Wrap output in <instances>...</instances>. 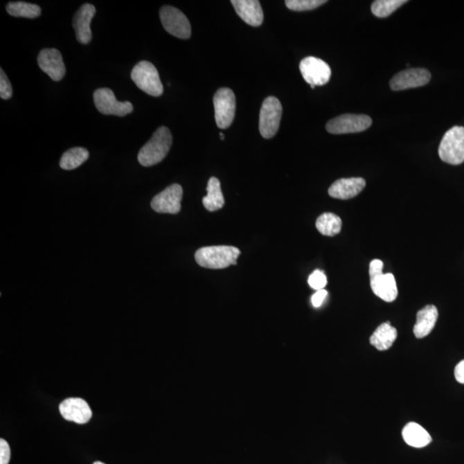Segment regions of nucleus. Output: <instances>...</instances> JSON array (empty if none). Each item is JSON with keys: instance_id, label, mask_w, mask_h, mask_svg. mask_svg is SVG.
I'll return each mask as SVG.
<instances>
[{"instance_id": "obj_1", "label": "nucleus", "mask_w": 464, "mask_h": 464, "mask_svg": "<svg viewBox=\"0 0 464 464\" xmlns=\"http://www.w3.org/2000/svg\"><path fill=\"white\" fill-rule=\"evenodd\" d=\"M241 251L233 246H209L198 249L195 258L199 266L209 269H224L237 265Z\"/></svg>"}, {"instance_id": "obj_2", "label": "nucleus", "mask_w": 464, "mask_h": 464, "mask_svg": "<svg viewBox=\"0 0 464 464\" xmlns=\"http://www.w3.org/2000/svg\"><path fill=\"white\" fill-rule=\"evenodd\" d=\"M172 145V135L169 128L160 127L139 152V163L150 167L163 161Z\"/></svg>"}, {"instance_id": "obj_3", "label": "nucleus", "mask_w": 464, "mask_h": 464, "mask_svg": "<svg viewBox=\"0 0 464 464\" xmlns=\"http://www.w3.org/2000/svg\"><path fill=\"white\" fill-rule=\"evenodd\" d=\"M438 155L442 161L458 166L464 162V127H453L443 137Z\"/></svg>"}, {"instance_id": "obj_4", "label": "nucleus", "mask_w": 464, "mask_h": 464, "mask_svg": "<svg viewBox=\"0 0 464 464\" xmlns=\"http://www.w3.org/2000/svg\"><path fill=\"white\" fill-rule=\"evenodd\" d=\"M132 80L141 91L152 96L163 94V87L155 66L149 62H139L131 73Z\"/></svg>"}, {"instance_id": "obj_5", "label": "nucleus", "mask_w": 464, "mask_h": 464, "mask_svg": "<svg viewBox=\"0 0 464 464\" xmlns=\"http://www.w3.org/2000/svg\"><path fill=\"white\" fill-rule=\"evenodd\" d=\"M282 116V105L274 96L264 100L260 112L259 130L262 136L271 139L277 134Z\"/></svg>"}, {"instance_id": "obj_6", "label": "nucleus", "mask_w": 464, "mask_h": 464, "mask_svg": "<svg viewBox=\"0 0 464 464\" xmlns=\"http://www.w3.org/2000/svg\"><path fill=\"white\" fill-rule=\"evenodd\" d=\"M215 121L217 127L226 130L233 123L235 114V96L229 88H220L213 96Z\"/></svg>"}, {"instance_id": "obj_7", "label": "nucleus", "mask_w": 464, "mask_h": 464, "mask_svg": "<svg viewBox=\"0 0 464 464\" xmlns=\"http://www.w3.org/2000/svg\"><path fill=\"white\" fill-rule=\"evenodd\" d=\"M373 120L368 116L346 114L330 120L326 125V130L332 134L360 133L368 130Z\"/></svg>"}, {"instance_id": "obj_8", "label": "nucleus", "mask_w": 464, "mask_h": 464, "mask_svg": "<svg viewBox=\"0 0 464 464\" xmlns=\"http://www.w3.org/2000/svg\"><path fill=\"white\" fill-rule=\"evenodd\" d=\"M160 19L168 33L180 39L191 37V25L187 17L173 6H163L160 10Z\"/></svg>"}, {"instance_id": "obj_9", "label": "nucleus", "mask_w": 464, "mask_h": 464, "mask_svg": "<svg viewBox=\"0 0 464 464\" xmlns=\"http://www.w3.org/2000/svg\"><path fill=\"white\" fill-rule=\"evenodd\" d=\"M96 108L106 116H125L133 112L134 106L130 102H119L114 92L109 88L98 89L94 92Z\"/></svg>"}, {"instance_id": "obj_10", "label": "nucleus", "mask_w": 464, "mask_h": 464, "mask_svg": "<svg viewBox=\"0 0 464 464\" xmlns=\"http://www.w3.org/2000/svg\"><path fill=\"white\" fill-rule=\"evenodd\" d=\"M299 69L307 83L310 87H323L328 83L331 77L330 66L323 60L316 57H306L299 64Z\"/></svg>"}, {"instance_id": "obj_11", "label": "nucleus", "mask_w": 464, "mask_h": 464, "mask_svg": "<svg viewBox=\"0 0 464 464\" xmlns=\"http://www.w3.org/2000/svg\"><path fill=\"white\" fill-rule=\"evenodd\" d=\"M184 190L179 184H172L153 198L151 206L157 213L177 214L180 212Z\"/></svg>"}, {"instance_id": "obj_12", "label": "nucleus", "mask_w": 464, "mask_h": 464, "mask_svg": "<svg viewBox=\"0 0 464 464\" xmlns=\"http://www.w3.org/2000/svg\"><path fill=\"white\" fill-rule=\"evenodd\" d=\"M430 71L425 69H409L400 71L391 78L390 82L392 90L404 91L409 89L424 87L429 83Z\"/></svg>"}, {"instance_id": "obj_13", "label": "nucleus", "mask_w": 464, "mask_h": 464, "mask_svg": "<svg viewBox=\"0 0 464 464\" xmlns=\"http://www.w3.org/2000/svg\"><path fill=\"white\" fill-rule=\"evenodd\" d=\"M38 66L53 81H60L66 74L62 53L55 48L42 49L38 55Z\"/></svg>"}, {"instance_id": "obj_14", "label": "nucleus", "mask_w": 464, "mask_h": 464, "mask_svg": "<svg viewBox=\"0 0 464 464\" xmlns=\"http://www.w3.org/2000/svg\"><path fill=\"white\" fill-rule=\"evenodd\" d=\"M96 7L91 3H84L73 17V28L77 40L81 44H90L92 38L91 22L96 14Z\"/></svg>"}, {"instance_id": "obj_15", "label": "nucleus", "mask_w": 464, "mask_h": 464, "mask_svg": "<svg viewBox=\"0 0 464 464\" xmlns=\"http://www.w3.org/2000/svg\"><path fill=\"white\" fill-rule=\"evenodd\" d=\"M60 412L64 419L78 424H85L91 419L90 406L81 398H67L60 403Z\"/></svg>"}, {"instance_id": "obj_16", "label": "nucleus", "mask_w": 464, "mask_h": 464, "mask_svg": "<svg viewBox=\"0 0 464 464\" xmlns=\"http://www.w3.org/2000/svg\"><path fill=\"white\" fill-rule=\"evenodd\" d=\"M370 278L371 290L375 295L385 302L395 301L398 296V289L393 274L381 273Z\"/></svg>"}, {"instance_id": "obj_17", "label": "nucleus", "mask_w": 464, "mask_h": 464, "mask_svg": "<svg viewBox=\"0 0 464 464\" xmlns=\"http://www.w3.org/2000/svg\"><path fill=\"white\" fill-rule=\"evenodd\" d=\"M366 184V180L362 177L342 178L331 185L328 195L334 199H352L362 192Z\"/></svg>"}, {"instance_id": "obj_18", "label": "nucleus", "mask_w": 464, "mask_h": 464, "mask_svg": "<svg viewBox=\"0 0 464 464\" xmlns=\"http://www.w3.org/2000/svg\"><path fill=\"white\" fill-rule=\"evenodd\" d=\"M231 3L235 12L246 24L253 27H258L263 23V10L259 1H256V0H232Z\"/></svg>"}, {"instance_id": "obj_19", "label": "nucleus", "mask_w": 464, "mask_h": 464, "mask_svg": "<svg viewBox=\"0 0 464 464\" xmlns=\"http://www.w3.org/2000/svg\"><path fill=\"white\" fill-rule=\"evenodd\" d=\"M438 312L434 305H427L418 312L413 334L418 339L427 337L433 331L437 323Z\"/></svg>"}, {"instance_id": "obj_20", "label": "nucleus", "mask_w": 464, "mask_h": 464, "mask_svg": "<svg viewBox=\"0 0 464 464\" xmlns=\"http://www.w3.org/2000/svg\"><path fill=\"white\" fill-rule=\"evenodd\" d=\"M398 334V330L390 323H384L375 330L370 338V342L380 351H386L393 346Z\"/></svg>"}, {"instance_id": "obj_21", "label": "nucleus", "mask_w": 464, "mask_h": 464, "mask_svg": "<svg viewBox=\"0 0 464 464\" xmlns=\"http://www.w3.org/2000/svg\"><path fill=\"white\" fill-rule=\"evenodd\" d=\"M402 438L407 444L415 448H423L433 440L427 431L416 422L406 425L402 430Z\"/></svg>"}, {"instance_id": "obj_22", "label": "nucleus", "mask_w": 464, "mask_h": 464, "mask_svg": "<svg viewBox=\"0 0 464 464\" xmlns=\"http://www.w3.org/2000/svg\"><path fill=\"white\" fill-rule=\"evenodd\" d=\"M206 191L208 195L202 199L204 208L209 212H215L222 208L224 206V198L221 190L220 181L217 178H210Z\"/></svg>"}, {"instance_id": "obj_23", "label": "nucleus", "mask_w": 464, "mask_h": 464, "mask_svg": "<svg viewBox=\"0 0 464 464\" xmlns=\"http://www.w3.org/2000/svg\"><path fill=\"white\" fill-rule=\"evenodd\" d=\"M316 226L321 234L334 237L341 231L342 221L337 214L325 213L316 220Z\"/></svg>"}, {"instance_id": "obj_24", "label": "nucleus", "mask_w": 464, "mask_h": 464, "mask_svg": "<svg viewBox=\"0 0 464 464\" xmlns=\"http://www.w3.org/2000/svg\"><path fill=\"white\" fill-rule=\"evenodd\" d=\"M89 152L83 148H74L66 151L60 159V166L63 170L77 169L89 159Z\"/></svg>"}, {"instance_id": "obj_25", "label": "nucleus", "mask_w": 464, "mask_h": 464, "mask_svg": "<svg viewBox=\"0 0 464 464\" xmlns=\"http://www.w3.org/2000/svg\"><path fill=\"white\" fill-rule=\"evenodd\" d=\"M6 10L10 16L30 19L38 17L42 13L40 6L23 1L10 2L6 6Z\"/></svg>"}, {"instance_id": "obj_26", "label": "nucleus", "mask_w": 464, "mask_h": 464, "mask_svg": "<svg viewBox=\"0 0 464 464\" xmlns=\"http://www.w3.org/2000/svg\"><path fill=\"white\" fill-rule=\"evenodd\" d=\"M407 2L406 0H377L371 5V12L375 16L384 19L391 16Z\"/></svg>"}, {"instance_id": "obj_27", "label": "nucleus", "mask_w": 464, "mask_h": 464, "mask_svg": "<svg viewBox=\"0 0 464 464\" xmlns=\"http://www.w3.org/2000/svg\"><path fill=\"white\" fill-rule=\"evenodd\" d=\"M327 3L326 0H287L285 6L294 12H305L317 8Z\"/></svg>"}, {"instance_id": "obj_28", "label": "nucleus", "mask_w": 464, "mask_h": 464, "mask_svg": "<svg viewBox=\"0 0 464 464\" xmlns=\"http://www.w3.org/2000/svg\"><path fill=\"white\" fill-rule=\"evenodd\" d=\"M310 287L314 290L319 291L326 287L328 280L323 271L316 270L310 274L308 278Z\"/></svg>"}, {"instance_id": "obj_29", "label": "nucleus", "mask_w": 464, "mask_h": 464, "mask_svg": "<svg viewBox=\"0 0 464 464\" xmlns=\"http://www.w3.org/2000/svg\"><path fill=\"white\" fill-rule=\"evenodd\" d=\"M0 73V96L3 100H8L12 96V87L8 77L6 76L5 71L3 69Z\"/></svg>"}, {"instance_id": "obj_30", "label": "nucleus", "mask_w": 464, "mask_h": 464, "mask_svg": "<svg viewBox=\"0 0 464 464\" xmlns=\"http://www.w3.org/2000/svg\"><path fill=\"white\" fill-rule=\"evenodd\" d=\"M10 459V448L5 440H0V464H9Z\"/></svg>"}, {"instance_id": "obj_31", "label": "nucleus", "mask_w": 464, "mask_h": 464, "mask_svg": "<svg viewBox=\"0 0 464 464\" xmlns=\"http://www.w3.org/2000/svg\"><path fill=\"white\" fill-rule=\"evenodd\" d=\"M327 296L328 292L324 290V289H323V290L316 291V294H314L312 298V305L316 307V308H319V307L323 305Z\"/></svg>"}, {"instance_id": "obj_32", "label": "nucleus", "mask_w": 464, "mask_h": 464, "mask_svg": "<svg viewBox=\"0 0 464 464\" xmlns=\"http://www.w3.org/2000/svg\"><path fill=\"white\" fill-rule=\"evenodd\" d=\"M455 377L458 383L464 384V360L459 362L455 368Z\"/></svg>"}, {"instance_id": "obj_33", "label": "nucleus", "mask_w": 464, "mask_h": 464, "mask_svg": "<svg viewBox=\"0 0 464 464\" xmlns=\"http://www.w3.org/2000/svg\"><path fill=\"white\" fill-rule=\"evenodd\" d=\"M220 139H222V141H224V134L220 133Z\"/></svg>"}, {"instance_id": "obj_34", "label": "nucleus", "mask_w": 464, "mask_h": 464, "mask_svg": "<svg viewBox=\"0 0 464 464\" xmlns=\"http://www.w3.org/2000/svg\"><path fill=\"white\" fill-rule=\"evenodd\" d=\"M93 464H105V463H102V462H98H98H95V463H93Z\"/></svg>"}]
</instances>
